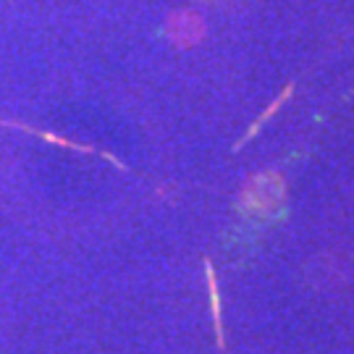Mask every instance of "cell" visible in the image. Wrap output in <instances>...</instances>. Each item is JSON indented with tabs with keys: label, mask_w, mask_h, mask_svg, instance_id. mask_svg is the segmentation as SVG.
<instances>
[{
	"label": "cell",
	"mask_w": 354,
	"mask_h": 354,
	"mask_svg": "<svg viewBox=\"0 0 354 354\" xmlns=\"http://www.w3.org/2000/svg\"><path fill=\"white\" fill-rule=\"evenodd\" d=\"M283 194H286V189H283L281 176H276V174H273V176L266 174V176H257V178H252V181H247L241 200H244V205H247V210H263V213H268L270 205H273V200L281 203Z\"/></svg>",
	"instance_id": "cell-1"
},
{
	"label": "cell",
	"mask_w": 354,
	"mask_h": 354,
	"mask_svg": "<svg viewBox=\"0 0 354 354\" xmlns=\"http://www.w3.org/2000/svg\"><path fill=\"white\" fill-rule=\"evenodd\" d=\"M205 273H207V289H210V313H213L215 336H218V344L223 346V326H221V307H218V289H215V276H213V266H210V263H205Z\"/></svg>",
	"instance_id": "cell-2"
}]
</instances>
